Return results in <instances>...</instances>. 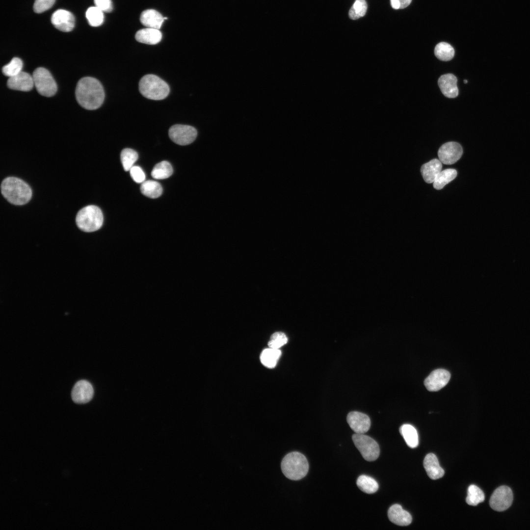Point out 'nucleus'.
<instances>
[{"mask_svg": "<svg viewBox=\"0 0 530 530\" xmlns=\"http://www.w3.org/2000/svg\"><path fill=\"white\" fill-rule=\"evenodd\" d=\"M54 2L55 0H35L34 11L37 13H42L52 7Z\"/></svg>", "mask_w": 530, "mask_h": 530, "instance_id": "f704fd0d", "label": "nucleus"}, {"mask_svg": "<svg viewBox=\"0 0 530 530\" xmlns=\"http://www.w3.org/2000/svg\"><path fill=\"white\" fill-rule=\"evenodd\" d=\"M104 217L102 211L97 206L89 205L79 211L76 216L78 227L85 232H93L102 226Z\"/></svg>", "mask_w": 530, "mask_h": 530, "instance_id": "20e7f679", "label": "nucleus"}, {"mask_svg": "<svg viewBox=\"0 0 530 530\" xmlns=\"http://www.w3.org/2000/svg\"><path fill=\"white\" fill-rule=\"evenodd\" d=\"M352 440L366 460L373 461L378 458L380 453L379 447L374 439L364 434L355 433L352 435Z\"/></svg>", "mask_w": 530, "mask_h": 530, "instance_id": "0eeeda50", "label": "nucleus"}, {"mask_svg": "<svg viewBox=\"0 0 530 530\" xmlns=\"http://www.w3.org/2000/svg\"><path fill=\"white\" fill-rule=\"evenodd\" d=\"M173 173L171 164L167 161L157 163L151 172V176L156 179H164L169 177Z\"/></svg>", "mask_w": 530, "mask_h": 530, "instance_id": "bb28decb", "label": "nucleus"}, {"mask_svg": "<svg viewBox=\"0 0 530 530\" xmlns=\"http://www.w3.org/2000/svg\"><path fill=\"white\" fill-rule=\"evenodd\" d=\"M463 149L461 146L456 142H448L442 145L438 152L440 161L447 165L456 162L461 157Z\"/></svg>", "mask_w": 530, "mask_h": 530, "instance_id": "9d476101", "label": "nucleus"}, {"mask_svg": "<svg viewBox=\"0 0 530 530\" xmlns=\"http://www.w3.org/2000/svg\"><path fill=\"white\" fill-rule=\"evenodd\" d=\"M141 193L151 198L159 197L162 192V188L159 183L153 180L143 182L140 186Z\"/></svg>", "mask_w": 530, "mask_h": 530, "instance_id": "5701e85b", "label": "nucleus"}, {"mask_svg": "<svg viewBox=\"0 0 530 530\" xmlns=\"http://www.w3.org/2000/svg\"><path fill=\"white\" fill-rule=\"evenodd\" d=\"M467 82H468L467 80H464V82L465 83H467Z\"/></svg>", "mask_w": 530, "mask_h": 530, "instance_id": "58836bf2", "label": "nucleus"}, {"mask_svg": "<svg viewBox=\"0 0 530 530\" xmlns=\"http://www.w3.org/2000/svg\"><path fill=\"white\" fill-rule=\"evenodd\" d=\"M388 516L391 522L398 526H408L412 522L410 513L398 504H395L389 508Z\"/></svg>", "mask_w": 530, "mask_h": 530, "instance_id": "f3484780", "label": "nucleus"}, {"mask_svg": "<svg viewBox=\"0 0 530 530\" xmlns=\"http://www.w3.org/2000/svg\"><path fill=\"white\" fill-rule=\"evenodd\" d=\"M287 342L288 338L284 333L277 332L271 336L268 345L270 348L279 349L285 344Z\"/></svg>", "mask_w": 530, "mask_h": 530, "instance_id": "72a5a7b5", "label": "nucleus"}, {"mask_svg": "<svg viewBox=\"0 0 530 530\" xmlns=\"http://www.w3.org/2000/svg\"><path fill=\"white\" fill-rule=\"evenodd\" d=\"M138 157L137 153L133 149L125 148L122 151L121 160L125 171H130L138 159Z\"/></svg>", "mask_w": 530, "mask_h": 530, "instance_id": "c756f323", "label": "nucleus"}, {"mask_svg": "<svg viewBox=\"0 0 530 530\" xmlns=\"http://www.w3.org/2000/svg\"><path fill=\"white\" fill-rule=\"evenodd\" d=\"M51 22L57 29L64 32L71 31L75 26L74 15L64 9L55 11L52 16Z\"/></svg>", "mask_w": 530, "mask_h": 530, "instance_id": "ddd939ff", "label": "nucleus"}, {"mask_svg": "<svg viewBox=\"0 0 530 530\" xmlns=\"http://www.w3.org/2000/svg\"><path fill=\"white\" fill-rule=\"evenodd\" d=\"M513 493L511 489L506 486L497 488L492 494L489 501L491 507L497 511L507 509L513 501Z\"/></svg>", "mask_w": 530, "mask_h": 530, "instance_id": "1a4fd4ad", "label": "nucleus"}, {"mask_svg": "<svg viewBox=\"0 0 530 530\" xmlns=\"http://www.w3.org/2000/svg\"><path fill=\"white\" fill-rule=\"evenodd\" d=\"M130 173L132 178L136 183H142L145 181V175L140 167L133 166L130 170Z\"/></svg>", "mask_w": 530, "mask_h": 530, "instance_id": "c9c22d12", "label": "nucleus"}, {"mask_svg": "<svg viewBox=\"0 0 530 530\" xmlns=\"http://www.w3.org/2000/svg\"><path fill=\"white\" fill-rule=\"evenodd\" d=\"M367 7L365 0H356L349 11V18L356 20L363 17L366 13Z\"/></svg>", "mask_w": 530, "mask_h": 530, "instance_id": "473e14b6", "label": "nucleus"}, {"mask_svg": "<svg viewBox=\"0 0 530 530\" xmlns=\"http://www.w3.org/2000/svg\"><path fill=\"white\" fill-rule=\"evenodd\" d=\"M32 78L34 85L38 93L45 97L53 96L57 91V85L50 72L42 67L36 68Z\"/></svg>", "mask_w": 530, "mask_h": 530, "instance_id": "423d86ee", "label": "nucleus"}, {"mask_svg": "<svg viewBox=\"0 0 530 530\" xmlns=\"http://www.w3.org/2000/svg\"><path fill=\"white\" fill-rule=\"evenodd\" d=\"M86 17L89 25L95 27L101 26L104 19L103 12L96 6L88 8L86 12Z\"/></svg>", "mask_w": 530, "mask_h": 530, "instance_id": "7c9ffc66", "label": "nucleus"}, {"mask_svg": "<svg viewBox=\"0 0 530 530\" xmlns=\"http://www.w3.org/2000/svg\"><path fill=\"white\" fill-rule=\"evenodd\" d=\"M281 354V351L279 349L269 347L263 350L260 360L265 366L273 368L276 366Z\"/></svg>", "mask_w": 530, "mask_h": 530, "instance_id": "4be33fe9", "label": "nucleus"}, {"mask_svg": "<svg viewBox=\"0 0 530 530\" xmlns=\"http://www.w3.org/2000/svg\"><path fill=\"white\" fill-rule=\"evenodd\" d=\"M135 38L139 42L155 45L161 41L162 33L158 29L146 27L137 31Z\"/></svg>", "mask_w": 530, "mask_h": 530, "instance_id": "412c9836", "label": "nucleus"}, {"mask_svg": "<svg viewBox=\"0 0 530 530\" xmlns=\"http://www.w3.org/2000/svg\"><path fill=\"white\" fill-rule=\"evenodd\" d=\"M139 89L145 98L153 100L165 98L169 93L167 83L159 77L152 74L143 76L139 82Z\"/></svg>", "mask_w": 530, "mask_h": 530, "instance_id": "39448f33", "label": "nucleus"}, {"mask_svg": "<svg viewBox=\"0 0 530 530\" xmlns=\"http://www.w3.org/2000/svg\"><path fill=\"white\" fill-rule=\"evenodd\" d=\"M95 6L97 7L103 12H109L113 9L112 3L111 0H94Z\"/></svg>", "mask_w": 530, "mask_h": 530, "instance_id": "e433bc0d", "label": "nucleus"}, {"mask_svg": "<svg viewBox=\"0 0 530 530\" xmlns=\"http://www.w3.org/2000/svg\"><path fill=\"white\" fill-rule=\"evenodd\" d=\"M23 66V61L20 58L14 57L8 64L2 67V72L5 76L12 77L22 71Z\"/></svg>", "mask_w": 530, "mask_h": 530, "instance_id": "2f4dec72", "label": "nucleus"}, {"mask_svg": "<svg viewBox=\"0 0 530 530\" xmlns=\"http://www.w3.org/2000/svg\"><path fill=\"white\" fill-rule=\"evenodd\" d=\"M1 193L10 203L21 206L27 204L32 197L30 186L23 180L16 177L4 178L0 185Z\"/></svg>", "mask_w": 530, "mask_h": 530, "instance_id": "f03ea898", "label": "nucleus"}, {"mask_svg": "<svg viewBox=\"0 0 530 530\" xmlns=\"http://www.w3.org/2000/svg\"><path fill=\"white\" fill-rule=\"evenodd\" d=\"M281 470L289 479L298 480L306 476L309 470V464L302 453L293 451L289 453L282 459Z\"/></svg>", "mask_w": 530, "mask_h": 530, "instance_id": "7ed1b4c3", "label": "nucleus"}, {"mask_svg": "<svg viewBox=\"0 0 530 530\" xmlns=\"http://www.w3.org/2000/svg\"><path fill=\"white\" fill-rule=\"evenodd\" d=\"M442 162L435 159L423 164L421 172L424 181L428 184L433 183L438 174L441 171Z\"/></svg>", "mask_w": 530, "mask_h": 530, "instance_id": "aec40b11", "label": "nucleus"}, {"mask_svg": "<svg viewBox=\"0 0 530 530\" xmlns=\"http://www.w3.org/2000/svg\"><path fill=\"white\" fill-rule=\"evenodd\" d=\"M76 97L78 103L88 110L98 108L105 99V92L100 81L92 77H84L78 82Z\"/></svg>", "mask_w": 530, "mask_h": 530, "instance_id": "f257e3e1", "label": "nucleus"}, {"mask_svg": "<svg viewBox=\"0 0 530 530\" xmlns=\"http://www.w3.org/2000/svg\"><path fill=\"white\" fill-rule=\"evenodd\" d=\"M456 176L457 171L454 169L449 168L441 171L433 182L434 188L437 190L441 189L446 185L455 179Z\"/></svg>", "mask_w": 530, "mask_h": 530, "instance_id": "393cba45", "label": "nucleus"}, {"mask_svg": "<svg viewBox=\"0 0 530 530\" xmlns=\"http://www.w3.org/2000/svg\"><path fill=\"white\" fill-rule=\"evenodd\" d=\"M450 377V373L444 369L433 371L425 379L424 384L429 391H437L449 382Z\"/></svg>", "mask_w": 530, "mask_h": 530, "instance_id": "9b49d317", "label": "nucleus"}, {"mask_svg": "<svg viewBox=\"0 0 530 530\" xmlns=\"http://www.w3.org/2000/svg\"><path fill=\"white\" fill-rule=\"evenodd\" d=\"M94 390L92 385L87 381L81 380L74 385L72 391V398L76 403L83 404L89 402L93 398Z\"/></svg>", "mask_w": 530, "mask_h": 530, "instance_id": "f8f14e48", "label": "nucleus"}, {"mask_svg": "<svg viewBox=\"0 0 530 530\" xmlns=\"http://www.w3.org/2000/svg\"><path fill=\"white\" fill-rule=\"evenodd\" d=\"M164 18L158 11L154 9H147L143 11L140 17L141 24L147 27L159 29Z\"/></svg>", "mask_w": 530, "mask_h": 530, "instance_id": "6ab92c4d", "label": "nucleus"}, {"mask_svg": "<svg viewBox=\"0 0 530 530\" xmlns=\"http://www.w3.org/2000/svg\"><path fill=\"white\" fill-rule=\"evenodd\" d=\"M457 81V78L454 75L447 74L442 75L439 78L438 83L444 96L449 98H453L457 97L458 94Z\"/></svg>", "mask_w": 530, "mask_h": 530, "instance_id": "dca6fc26", "label": "nucleus"}, {"mask_svg": "<svg viewBox=\"0 0 530 530\" xmlns=\"http://www.w3.org/2000/svg\"><path fill=\"white\" fill-rule=\"evenodd\" d=\"M7 85L10 89L26 92L31 90L34 86L32 76L23 71L9 78Z\"/></svg>", "mask_w": 530, "mask_h": 530, "instance_id": "2eb2a0df", "label": "nucleus"}, {"mask_svg": "<svg viewBox=\"0 0 530 530\" xmlns=\"http://www.w3.org/2000/svg\"><path fill=\"white\" fill-rule=\"evenodd\" d=\"M436 57L440 60L447 61L451 60L454 55V50L449 43L440 42L434 49Z\"/></svg>", "mask_w": 530, "mask_h": 530, "instance_id": "cd10ccee", "label": "nucleus"}, {"mask_svg": "<svg viewBox=\"0 0 530 530\" xmlns=\"http://www.w3.org/2000/svg\"><path fill=\"white\" fill-rule=\"evenodd\" d=\"M485 496L483 491L477 486L471 485L468 488V494L466 499L468 504L473 506L477 505L484 501Z\"/></svg>", "mask_w": 530, "mask_h": 530, "instance_id": "c85d7f7f", "label": "nucleus"}, {"mask_svg": "<svg viewBox=\"0 0 530 530\" xmlns=\"http://www.w3.org/2000/svg\"><path fill=\"white\" fill-rule=\"evenodd\" d=\"M356 484L361 491L367 494H373L378 489L377 481L373 478L366 475L359 477Z\"/></svg>", "mask_w": 530, "mask_h": 530, "instance_id": "a878e982", "label": "nucleus"}, {"mask_svg": "<svg viewBox=\"0 0 530 530\" xmlns=\"http://www.w3.org/2000/svg\"><path fill=\"white\" fill-rule=\"evenodd\" d=\"M412 0H390L392 7L395 9H402L408 6Z\"/></svg>", "mask_w": 530, "mask_h": 530, "instance_id": "4c0bfd02", "label": "nucleus"}, {"mask_svg": "<svg viewBox=\"0 0 530 530\" xmlns=\"http://www.w3.org/2000/svg\"><path fill=\"white\" fill-rule=\"evenodd\" d=\"M400 433L409 447L414 448L417 447L419 444L418 435L413 426L409 424H403L400 427Z\"/></svg>", "mask_w": 530, "mask_h": 530, "instance_id": "b1692460", "label": "nucleus"}, {"mask_svg": "<svg viewBox=\"0 0 530 530\" xmlns=\"http://www.w3.org/2000/svg\"><path fill=\"white\" fill-rule=\"evenodd\" d=\"M424 467L428 476L432 479L441 478L444 475V471L440 466L436 456L432 453L425 456Z\"/></svg>", "mask_w": 530, "mask_h": 530, "instance_id": "a211bd4d", "label": "nucleus"}, {"mask_svg": "<svg viewBox=\"0 0 530 530\" xmlns=\"http://www.w3.org/2000/svg\"><path fill=\"white\" fill-rule=\"evenodd\" d=\"M346 420L349 426L355 433L364 434L369 430L371 426L370 418L361 412H349L347 416Z\"/></svg>", "mask_w": 530, "mask_h": 530, "instance_id": "4468645a", "label": "nucleus"}, {"mask_svg": "<svg viewBox=\"0 0 530 530\" xmlns=\"http://www.w3.org/2000/svg\"><path fill=\"white\" fill-rule=\"evenodd\" d=\"M168 134L170 138L175 143L186 145L195 140L197 132L195 128L191 126L176 124L170 128Z\"/></svg>", "mask_w": 530, "mask_h": 530, "instance_id": "6e6552de", "label": "nucleus"}]
</instances>
